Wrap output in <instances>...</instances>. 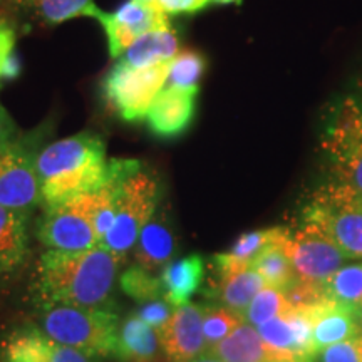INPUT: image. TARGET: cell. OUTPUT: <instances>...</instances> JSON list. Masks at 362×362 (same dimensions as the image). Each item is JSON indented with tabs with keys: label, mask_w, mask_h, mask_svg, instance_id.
Returning a JSON list of instances; mask_svg holds the SVG:
<instances>
[{
	"label": "cell",
	"mask_w": 362,
	"mask_h": 362,
	"mask_svg": "<svg viewBox=\"0 0 362 362\" xmlns=\"http://www.w3.org/2000/svg\"><path fill=\"white\" fill-rule=\"evenodd\" d=\"M170 62L134 67L117 59L112 69L104 76L103 93L121 119L138 123L146 119L148 110L168 78Z\"/></svg>",
	"instance_id": "obj_6"
},
{
	"label": "cell",
	"mask_w": 362,
	"mask_h": 362,
	"mask_svg": "<svg viewBox=\"0 0 362 362\" xmlns=\"http://www.w3.org/2000/svg\"><path fill=\"white\" fill-rule=\"evenodd\" d=\"M325 287L330 298L359 312L362 309V264L341 267Z\"/></svg>",
	"instance_id": "obj_26"
},
{
	"label": "cell",
	"mask_w": 362,
	"mask_h": 362,
	"mask_svg": "<svg viewBox=\"0 0 362 362\" xmlns=\"http://www.w3.org/2000/svg\"><path fill=\"white\" fill-rule=\"evenodd\" d=\"M161 349L176 362H192L206 352L203 336V304L178 307L165 329L158 332Z\"/></svg>",
	"instance_id": "obj_14"
},
{
	"label": "cell",
	"mask_w": 362,
	"mask_h": 362,
	"mask_svg": "<svg viewBox=\"0 0 362 362\" xmlns=\"http://www.w3.org/2000/svg\"><path fill=\"white\" fill-rule=\"evenodd\" d=\"M206 62L202 54L194 51L180 52L171 61L166 84L181 88H200V79L205 72Z\"/></svg>",
	"instance_id": "obj_30"
},
{
	"label": "cell",
	"mask_w": 362,
	"mask_h": 362,
	"mask_svg": "<svg viewBox=\"0 0 362 362\" xmlns=\"http://www.w3.org/2000/svg\"><path fill=\"white\" fill-rule=\"evenodd\" d=\"M175 307L166 302L165 298H156V300L144 302V304L138 305V310L134 312L139 319L151 325L156 332H160L168 325L171 317L175 314Z\"/></svg>",
	"instance_id": "obj_34"
},
{
	"label": "cell",
	"mask_w": 362,
	"mask_h": 362,
	"mask_svg": "<svg viewBox=\"0 0 362 362\" xmlns=\"http://www.w3.org/2000/svg\"><path fill=\"white\" fill-rule=\"evenodd\" d=\"M21 67L16 56V33L6 21H0V83L13 79Z\"/></svg>",
	"instance_id": "obj_33"
},
{
	"label": "cell",
	"mask_w": 362,
	"mask_h": 362,
	"mask_svg": "<svg viewBox=\"0 0 362 362\" xmlns=\"http://www.w3.org/2000/svg\"><path fill=\"white\" fill-rule=\"evenodd\" d=\"M243 320L245 319L242 315L226 309L225 305L203 304V336H205L206 351L223 341Z\"/></svg>",
	"instance_id": "obj_29"
},
{
	"label": "cell",
	"mask_w": 362,
	"mask_h": 362,
	"mask_svg": "<svg viewBox=\"0 0 362 362\" xmlns=\"http://www.w3.org/2000/svg\"><path fill=\"white\" fill-rule=\"evenodd\" d=\"M40 310V329L56 341L89 357H110L115 354L121 325L116 312L66 305Z\"/></svg>",
	"instance_id": "obj_3"
},
{
	"label": "cell",
	"mask_w": 362,
	"mask_h": 362,
	"mask_svg": "<svg viewBox=\"0 0 362 362\" xmlns=\"http://www.w3.org/2000/svg\"><path fill=\"white\" fill-rule=\"evenodd\" d=\"M309 310L314 319V349L317 356L325 347L362 334L359 312L339 304L334 298H325L309 307Z\"/></svg>",
	"instance_id": "obj_17"
},
{
	"label": "cell",
	"mask_w": 362,
	"mask_h": 362,
	"mask_svg": "<svg viewBox=\"0 0 362 362\" xmlns=\"http://www.w3.org/2000/svg\"><path fill=\"white\" fill-rule=\"evenodd\" d=\"M304 223L327 235L347 260L362 259V193L332 180L314 193Z\"/></svg>",
	"instance_id": "obj_5"
},
{
	"label": "cell",
	"mask_w": 362,
	"mask_h": 362,
	"mask_svg": "<svg viewBox=\"0 0 362 362\" xmlns=\"http://www.w3.org/2000/svg\"><path fill=\"white\" fill-rule=\"evenodd\" d=\"M119 285L126 296L133 298L138 304L165 298L160 275L144 270L143 267L133 265L119 277Z\"/></svg>",
	"instance_id": "obj_28"
},
{
	"label": "cell",
	"mask_w": 362,
	"mask_h": 362,
	"mask_svg": "<svg viewBox=\"0 0 362 362\" xmlns=\"http://www.w3.org/2000/svg\"><path fill=\"white\" fill-rule=\"evenodd\" d=\"M153 362H176V361H173V359H170V357H168V356H166V354H165V352H161V354H160V356H158V357H156V359H155V361H153Z\"/></svg>",
	"instance_id": "obj_39"
},
{
	"label": "cell",
	"mask_w": 362,
	"mask_h": 362,
	"mask_svg": "<svg viewBox=\"0 0 362 362\" xmlns=\"http://www.w3.org/2000/svg\"><path fill=\"white\" fill-rule=\"evenodd\" d=\"M123 262L104 247L66 252L47 248L39 257L33 296L39 309L66 305L107 309Z\"/></svg>",
	"instance_id": "obj_1"
},
{
	"label": "cell",
	"mask_w": 362,
	"mask_h": 362,
	"mask_svg": "<svg viewBox=\"0 0 362 362\" xmlns=\"http://www.w3.org/2000/svg\"><path fill=\"white\" fill-rule=\"evenodd\" d=\"M192 362H223V361L218 359V357H215L214 354H208V352H205V354L197 357V359H193Z\"/></svg>",
	"instance_id": "obj_38"
},
{
	"label": "cell",
	"mask_w": 362,
	"mask_h": 362,
	"mask_svg": "<svg viewBox=\"0 0 362 362\" xmlns=\"http://www.w3.org/2000/svg\"><path fill=\"white\" fill-rule=\"evenodd\" d=\"M288 237H291V230L284 228V226H272V228L243 233L230 250L216 253L214 257L216 274L220 277V275L232 274L235 270L247 269L262 252L275 245V243L284 242Z\"/></svg>",
	"instance_id": "obj_19"
},
{
	"label": "cell",
	"mask_w": 362,
	"mask_h": 362,
	"mask_svg": "<svg viewBox=\"0 0 362 362\" xmlns=\"http://www.w3.org/2000/svg\"><path fill=\"white\" fill-rule=\"evenodd\" d=\"M163 352L160 336L151 325L133 314L121 322L115 356L119 362H153Z\"/></svg>",
	"instance_id": "obj_21"
},
{
	"label": "cell",
	"mask_w": 362,
	"mask_h": 362,
	"mask_svg": "<svg viewBox=\"0 0 362 362\" xmlns=\"http://www.w3.org/2000/svg\"><path fill=\"white\" fill-rule=\"evenodd\" d=\"M264 287H267V284L259 272L247 267V269L235 270L232 274L220 275L218 285H216V298L226 309L243 317L253 297Z\"/></svg>",
	"instance_id": "obj_24"
},
{
	"label": "cell",
	"mask_w": 362,
	"mask_h": 362,
	"mask_svg": "<svg viewBox=\"0 0 362 362\" xmlns=\"http://www.w3.org/2000/svg\"><path fill=\"white\" fill-rule=\"evenodd\" d=\"M291 310H293V307L287 300L282 288L267 285L253 297L250 305L247 307L245 314H243V319H245V322L252 324L253 327H260L262 324L269 322L272 319H277V317L287 314Z\"/></svg>",
	"instance_id": "obj_27"
},
{
	"label": "cell",
	"mask_w": 362,
	"mask_h": 362,
	"mask_svg": "<svg viewBox=\"0 0 362 362\" xmlns=\"http://www.w3.org/2000/svg\"><path fill=\"white\" fill-rule=\"evenodd\" d=\"M296 277L315 285H327L329 279L344 267L347 257L324 232L304 223L287 243Z\"/></svg>",
	"instance_id": "obj_10"
},
{
	"label": "cell",
	"mask_w": 362,
	"mask_h": 362,
	"mask_svg": "<svg viewBox=\"0 0 362 362\" xmlns=\"http://www.w3.org/2000/svg\"><path fill=\"white\" fill-rule=\"evenodd\" d=\"M17 139V129L8 112L0 106V149L6 148L8 143Z\"/></svg>",
	"instance_id": "obj_37"
},
{
	"label": "cell",
	"mask_w": 362,
	"mask_h": 362,
	"mask_svg": "<svg viewBox=\"0 0 362 362\" xmlns=\"http://www.w3.org/2000/svg\"><path fill=\"white\" fill-rule=\"evenodd\" d=\"M29 257V215L0 206V285L7 284Z\"/></svg>",
	"instance_id": "obj_18"
},
{
	"label": "cell",
	"mask_w": 362,
	"mask_h": 362,
	"mask_svg": "<svg viewBox=\"0 0 362 362\" xmlns=\"http://www.w3.org/2000/svg\"><path fill=\"white\" fill-rule=\"evenodd\" d=\"M37 238L45 248L52 250L79 252L101 245L90 220L72 202L44 210Z\"/></svg>",
	"instance_id": "obj_11"
},
{
	"label": "cell",
	"mask_w": 362,
	"mask_h": 362,
	"mask_svg": "<svg viewBox=\"0 0 362 362\" xmlns=\"http://www.w3.org/2000/svg\"><path fill=\"white\" fill-rule=\"evenodd\" d=\"M240 0H215V4H223V6H226V4H238Z\"/></svg>",
	"instance_id": "obj_41"
},
{
	"label": "cell",
	"mask_w": 362,
	"mask_h": 362,
	"mask_svg": "<svg viewBox=\"0 0 362 362\" xmlns=\"http://www.w3.org/2000/svg\"><path fill=\"white\" fill-rule=\"evenodd\" d=\"M208 354H214L223 362H270L287 361L282 356L272 351L262 339L259 329L243 320L237 329L226 336L223 341L216 344ZM296 362V361H292Z\"/></svg>",
	"instance_id": "obj_20"
},
{
	"label": "cell",
	"mask_w": 362,
	"mask_h": 362,
	"mask_svg": "<svg viewBox=\"0 0 362 362\" xmlns=\"http://www.w3.org/2000/svg\"><path fill=\"white\" fill-rule=\"evenodd\" d=\"M180 54L178 35L173 27H163V29L151 30L141 35L123 52L119 61L134 67H148L170 62Z\"/></svg>",
	"instance_id": "obj_23"
},
{
	"label": "cell",
	"mask_w": 362,
	"mask_h": 362,
	"mask_svg": "<svg viewBox=\"0 0 362 362\" xmlns=\"http://www.w3.org/2000/svg\"><path fill=\"white\" fill-rule=\"evenodd\" d=\"M270 362H292V361H270Z\"/></svg>",
	"instance_id": "obj_43"
},
{
	"label": "cell",
	"mask_w": 362,
	"mask_h": 362,
	"mask_svg": "<svg viewBox=\"0 0 362 362\" xmlns=\"http://www.w3.org/2000/svg\"><path fill=\"white\" fill-rule=\"evenodd\" d=\"M205 275V262L202 255L185 257V259L171 260L161 270L160 279L165 292V300L175 309L188 304L189 298L198 292Z\"/></svg>",
	"instance_id": "obj_22"
},
{
	"label": "cell",
	"mask_w": 362,
	"mask_h": 362,
	"mask_svg": "<svg viewBox=\"0 0 362 362\" xmlns=\"http://www.w3.org/2000/svg\"><path fill=\"white\" fill-rule=\"evenodd\" d=\"M320 362H362V334L319 352Z\"/></svg>",
	"instance_id": "obj_35"
},
{
	"label": "cell",
	"mask_w": 362,
	"mask_h": 362,
	"mask_svg": "<svg viewBox=\"0 0 362 362\" xmlns=\"http://www.w3.org/2000/svg\"><path fill=\"white\" fill-rule=\"evenodd\" d=\"M257 329L267 346L284 359L314 362L317 357L314 349V319L309 307L293 309Z\"/></svg>",
	"instance_id": "obj_12"
},
{
	"label": "cell",
	"mask_w": 362,
	"mask_h": 362,
	"mask_svg": "<svg viewBox=\"0 0 362 362\" xmlns=\"http://www.w3.org/2000/svg\"><path fill=\"white\" fill-rule=\"evenodd\" d=\"M155 6L166 16H181V13H194L206 8L215 0H151Z\"/></svg>",
	"instance_id": "obj_36"
},
{
	"label": "cell",
	"mask_w": 362,
	"mask_h": 362,
	"mask_svg": "<svg viewBox=\"0 0 362 362\" xmlns=\"http://www.w3.org/2000/svg\"><path fill=\"white\" fill-rule=\"evenodd\" d=\"M359 317H361V325H362V309L359 310Z\"/></svg>",
	"instance_id": "obj_42"
},
{
	"label": "cell",
	"mask_w": 362,
	"mask_h": 362,
	"mask_svg": "<svg viewBox=\"0 0 362 362\" xmlns=\"http://www.w3.org/2000/svg\"><path fill=\"white\" fill-rule=\"evenodd\" d=\"M334 181L362 193V101L346 98L334 110L324 136Z\"/></svg>",
	"instance_id": "obj_7"
},
{
	"label": "cell",
	"mask_w": 362,
	"mask_h": 362,
	"mask_svg": "<svg viewBox=\"0 0 362 362\" xmlns=\"http://www.w3.org/2000/svg\"><path fill=\"white\" fill-rule=\"evenodd\" d=\"M35 163L44 210L96 192L110 176L106 144L89 131L51 143L37 153Z\"/></svg>",
	"instance_id": "obj_2"
},
{
	"label": "cell",
	"mask_w": 362,
	"mask_h": 362,
	"mask_svg": "<svg viewBox=\"0 0 362 362\" xmlns=\"http://www.w3.org/2000/svg\"><path fill=\"white\" fill-rule=\"evenodd\" d=\"M161 185L143 165L121 180L116 194V216L101 247L121 262L133 252L139 233L160 208Z\"/></svg>",
	"instance_id": "obj_4"
},
{
	"label": "cell",
	"mask_w": 362,
	"mask_h": 362,
	"mask_svg": "<svg viewBox=\"0 0 362 362\" xmlns=\"http://www.w3.org/2000/svg\"><path fill=\"white\" fill-rule=\"evenodd\" d=\"M88 17L101 24L112 59L123 56L126 49L141 35L171 25L168 16L151 0H128L115 12H104L94 6Z\"/></svg>",
	"instance_id": "obj_9"
},
{
	"label": "cell",
	"mask_w": 362,
	"mask_h": 362,
	"mask_svg": "<svg viewBox=\"0 0 362 362\" xmlns=\"http://www.w3.org/2000/svg\"><path fill=\"white\" fill-rule=\"evenodd\" d=\"M284 292L293 309H305V307H312L325 300V298H329L327 287L325 285L309 284L298 279L293 280Z\"/></svg>",
	"instance_id": "obj_32"
},
{
	"label": "cell",
	"mask_w": 362,
	"mask_h": 362,
	"mask_svg": "<svg viewBox=\"0 0 362 362\" xmlns=\"http://www.w3.org/2000/svg\"><path fill=\"white\" fill-rule=\"evenodd\" d=\"M94 6L93 0H39L34 7L45 24L57 25L74 17H88Z\"/></svg>",
	"instance_id": "obj_31"
},
{
	"label": "cell",
	"mask_w": 362,
	"mask_h": 362,
	"mask_svg": "<svg viewBox=\"0 0 362 362\" xmlns=\"http://www.w3.org/2000/svg\"><path fill=\"white\" fill-rule=\"evenodd\" d=\"M37 155L19 138L0 149V206L29 215L40 203Z\"/></svg>",
	"instance_id": "obj_8"
},
{
	"label": "cell",
	"mask_w": 362,
	"mask_h": 362,
	"mask_svg": "<svg viewBox=\"0 0 362 362\" xmlns=\"http://www.w3.org/2000/svg\"><path fill=\"white\" fill-rule=\"evenodd\" d=\"M0 362H93V357L56 341L40 327L25 325L0 339Z\"/></svg>",
	"instance_id": "obj_13"
},
{
	"label": "cell",
	"mask_w": 362,
	"mask_h": 362,
	"mask_svg": "<svg viewBox=\"0 0 362 362\" xmlns=\"http://www.w3.org/2000/svg\"><path fill=\"white\" fill-rule=\"evenodd\" d=\"M198 90L200 88L165 84L149 106L144 119L151 133L160 138H175L183 134L194 117Z\"/></svg>",
	"instance_id": "obj_15"
},
{
	"label": "cell",
	"mask_w": 362,
	"mask_h": 362,
	"mask_svg": "<svg viewBox=\"0 0 362 362\" xmlns=\"http://www.w3.org/2000/svg\"><path fill=\"white\" fill-rule=\"evenodd\" d=\"M21 4H24V6H29V7H34L35 4L39 2V0H19Z\"/></svg>",
	"instance_id": "obj_40"
},
{
	"label": "cell",
	"mask_w": 362,
	"mask_h": 362,
	"mask_svg": "<svg viewBox=\"0 0 362 362\" xmlns=\"http://www.w3.org/2000/svg\"><path fill=\"white\" fill-rule=\"evenodd\" d=\"M288 240H291V237L284 240V242L269 247L267 250L262 252L250 265L252 269L259 272L269 287L282 288V291H285V288L297 279L291 255H288L287 252Z\"/></svg>",
	"instance_id": "obj_25"
},
{
	"label": "cell",
	"mask_w": 362,
	"mask_h": 362,
	"mask_svg": "<svg viewBox=\"0 0 362 362\" xmlns=\"http://www.w3.org/2000/svg\"><path fill=\"white\" fill-rule=\"evenodd\" d=\"M178 240H176L175 226L171 223L168 208H158V211L143 232L139 233L133 255L136 265L143 267L151 274H161V270L173 260Z\"/></svg>",
	"instance_id": "obj_16"
}]
</instances>
